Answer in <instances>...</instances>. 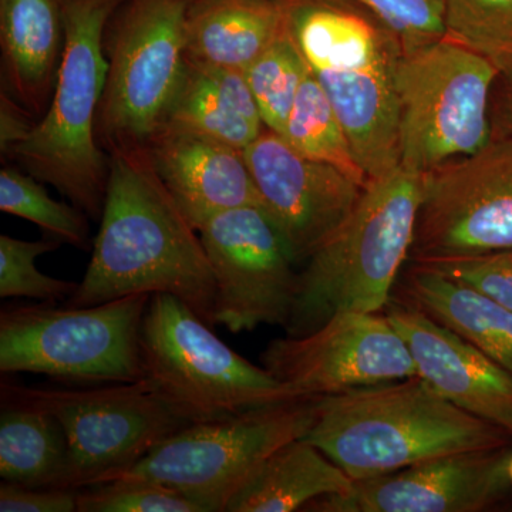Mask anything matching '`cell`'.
<instances>
[{"label":"cell","instance_id":"1","mask_svg":"<svg viewBox=\"0 0 512 512\" xmlns=\"http://www.w3.org/2000/svg\"><path fill=\"white\" fill-rule=\"evenodd\" d=\"M92 259L67 306L168 293L214 326L215 281L200 232L161 181L147 147L109 153Z\"/></svg>","mask_w":512,"mask_h":512},{"label":"cell","instance_id":"2","mask_svg":"<svg viewBox=\"0 0 512 512\" xmlns=\"http://www.w3.org/2000/svg\"><path fill=\"white\" fill-rule=\"evenodd\" d=\"M285 30L338 114L370 180L400 167L392 29L356 0H281Z\"/></svg>","mask_w":512,"mask_h":512},{"label":"cell","instance_id":"3","mask_svg":"<svg viewBox=\"0 0 512 512\" xmlns=\"http://www.w3.org/2000/svg\"><path fill=\"white\" fill-rule=\"evenodd\" d=\"M508 437L416 376L318 397L303 439L362 481L448 454L507 447Z\"/></svg>","mask_w":512,"mask_h":512},{"label":"cell","instance_id":"4","mask_svg":"<svg viewBox=\"0 0 512 512\" xmlns=\"http://www.w3.org/2000/svg\"><path fill=\"white\" fill-rule=\"evenodd\" d=\"M421 175L399 167L370 180L346 221L303 264L286 336L343 312H384L412 252Z\"/></svg>","mask_w":512,"mask_h":512},{"label":"cell","instance_id":"5","mask_svg":"<svg viewBox=\"0 0 512 512\" xmlns=\"http://www.w3.org/2000/svg\"><path fill=\"white\" fill-rule=\"evenodd\" d=\"M124 0H62L64 47L52 101L12 156L26 173L100 220L110 157L97 138L106 86L104 36Z\"/></svg>","mask_w":512,"mask_h":512},{"label":"cell","instance_id":"6","mask_svg":"<svg viewBox=\"0 0 512 512\" xmlns=\"http://www.w3.org/2000/svg\"><path fill=\"white\" fill-rule=\"evenodd\" d=\"M210 326L175 296H151L141 328L143 380L175 416L205 423L305 399L238 355Z\"/></svg>","mask_w":512,"mask_h":512},{"label":"cell","instance_id":"7","mask_svg":"<svg viewBox=\"0 0 512 512\" xmlns=\"http://www.w3.org/2000/svg\"><path fill=\"white\" fill-rule=\"evenodd\" d=\"M151 296L134 293L92 306H6L0 370L89 386L140 382L141 328Z\"/></svg>","mask_w":512,"mask_h":512},{"label":"cell","instance_id":"8","mask_svg":"<svg viewBox=\"0 0 512 512\" xmlns=\"http://www.w3.org/2000/svg\"><path fill=\"white\" fill-rule=\"evenodd\" d=\"M191 0H124L104 36L97 138L107 151L147 147L164 127L187 64Z\"/></svg>","mask_w":512,"mask_h":512},{"label":"cell","instance_id":"9","mask_svg":"<svg viewBox=\"0 0 512 512\" xmlns=\"http://www.w3.org/2000/svg\"><path fill=\"white\" fill-rule=\"evenodd\" d=\"M498 76L493 63L448 37L403 53L396 77L400 167L423 175L487 146Z\"/></svg>","mask_w":512,"mask_h":512},{"label":"cell","instance_id":"10","mask_svg":"<svg viewBox=\"0 0 512 512\" xmlns=\"http://www.w3.org/2000/svg\"><path fill=\"white\" fill-rule=\"evenodd\" d=\"M316 399L305 397L190 424L113 478L157 481L184 494L204 512H225L262 461L289 441L308 434Z\"/></svg>","mask_w":512,"mask_h":512},{"label":"cell","instance_id":"11","mask_svg":"<svg viewBox=\"0 0 512 512\" xmlns=\"http://www.w3.org/2000/svg\"><path fill=\"white\" fill-rule=\"evenodd\" d=\"M2 404L42 410L59 421L69 444L74 490L123 473L161 441L190 426L144 380L82 389L3 380Z\"/></svg>","mask_w":512,"mask_h":512},{"label":"cell","instance_id":"12","mask_svg":"<svg viewBox=\"0 0 512 512\" xmlns=\"http://www.w3.org/2000/svg\"><path fill=\"white\" fill-rule=\"evenodd\" d=\"M512 248V136L421 175L409 261L431 264Z\"/></svg>","mask_w":512,"mask_h":512},{"label":"cell","instance_id":"13","mask_svg":"<svg viewBox=\"0 0 512 512\" xmlns=\"http://www.w3.org/2000/svg\"><path fill=\"white\" fill-rule=\"evenodd\" d=\"M215 281L214 325L285 328L298 292V261L264 205L215 215L200 229Z\"/></svg>","mask_w":512,"mask_h":512},{"label":"cell","instance_id":"14","mask_svg":"<svg viewBox=\"0 0 512 512\" xmlns=\"http://www.w3.org/2000/svg\"><path fill=\"white\" fill-rule=\"evenodd\" d=\"M262 366L305 397L416 377L413 357L384 312H343L305 336L272 340Z\"/></svg>","mask_w":512,"mask_h":512},{"label":"cell","instance_id":"15","mask_svg":"<svg viewBox=\"0 0 512 512\" xmlns=\"http://www.w3.org/2000/svg\"><path fill=\"white\" fill-rule=\"evenodd\" d=\"M508 447L464 451L355 481L346 494L318 498L312 512H480L510 490Z\"/></svg>","mask_w":512,"mask_h":512},{"label":"cell","instance_id":"16","mask_svg":"<svg viewBox=\"0 0 512 512\" xmlns=\"http://www.w3.org/2000/svg\"><path fill=\"white\" fill-rule=\"evenodd\" d=\"M245 158L262 205L299 265L346 221L366 188L332 165L301 156L268 128L245 148Z\"/></svg>","mask_w":512,"mask_h":512},{"label":"cell","instance_id":"17","mask_svg":"<svg viewBox=\"0 0 512 512\" xmlns=\"http://www.w3.org/2000/svg\"><path fill=\"white\" fill-rule=\"evenodd\" d=\"M434 392L512 436V375L446 326L399 301L384 309Z\"/></svg>","mask_w":512,"mask_h":512},{"label":"cell","instance_id":"18","mask_svg":"<svg viewBox=\"0 0 512 512\" xmlns=\"http://www.w3.org/2000/svg\"><path fill=\"white\" fill-rule=\"evenodd\" d=\"M147 150L161 181L197 231L221 212L262 205L244 150L168 127L151 138Z\"/></svg>","mask_w":512,"mask_h":512},{"label":"cell","instance_id":"19","mask_svg":"<svg viewBox=\"0 0 512 512\" xmlns=\"http://www.w3.org/2000/svg\"><path fill=\"white\" fill-rule=\"evenodd\" d=\"M3 92L42 119L62 62V0H0Z\"/></svg>","mask_w":512,"mask_h":512},{"label":"cell","instance_id":"20","mask_svg":"<svg viewBox=\"0 0 512 512\" xmlns=\"http://www.w3.org/2000/svg\"><path fill=\"white\" fill-rule=\"evenodd\" d=\"M164 127L244 151L266 128L244 72L188 59Z\"/></svg>","mask_w":512,"mask_h":512},{"label":"cell","instance_id":"21","mask_svg":"<svg viewBox=\"0 0 512 512\" xmlns=\"http://www.w3.org/2000/svg\"><path fill=\"white\" fill-rule=\"evenodd\" d=\"M397 301L476 346L512 375V311L477 289L427 268L410 264Z\"/></svg>","mask_w":512,"mask_h":512},{"label":"cell","instance_id":"22","mask_svg":"<svg viewBox=\"0 0 512 512\" xmlns=\"http://www.w3.org/2000/svg\"><path fill=\"white\" fill-rule=\"evenodd\" d=\"M284 32L281 0H191L187 59L245 72Z\"/></svg>","mask_w":512,"mask_h":512},{"label":"cell","instance_id":"23","mask_svg":"<svg viewBox=\"0 0 512 512\" xmlns=\"http://www.w3.org/2000/svg\"><path fill=\"white\" fill-rule=\"evenodd\" d=\"M352 480L306 439L279 447L229 501L225 512H293L313 500L346 494Z\"/></svg>","mask_w":512,"mask_h":512},{"label":"cell","instance_id":"24","mask_svg":"<svg viewBox=\"0 0 512 512\" xmlns=\"http://www.w3.org/2000/svg\"><path fill=\"white\" fill-rule=\"evenodd\" d=\"M0 476L26 487L73 488L69 444L59 421L42 410L3 406Z\"/></svg>","mask_w":512,"mask_h":512},{"label":"cell","instance_id":"25","mask_svg":"<svg viewBox=\"0 0 512 512\" xmlns=\"http://www.w3.org/2000/svg\"><path fill=\"white\" fill-rule=\"evenodd\" d=\"M282 137L301 156L332 165L363 187L370 183L345 127L311 73L301 84Z\"/></svg>","mask_w":512,"mask_h":512},{"label":"cell","instance_id":"26","mask_svg":"<svg viewBox=\"0 0 512 512\" xmlns=\"http://www.w3.org/2000/svg\"><path fill=\"white\" fill-rule=\"evenodd\" d=\"M446 37L494 64L512 82V0H441Z\"/></svg>","mask_w":512,"mask_h":512},{"label":"cell","instance_id":"27","mask_svg":"<svg viewBox=\"0 0 512 512\" xmlns=\"http://www.w3.org/2000/svg\"><path fill=\"white\" fill-rule=\"evenodd\" d=\"M42 181L15 168L0 171V210L36 224L53 239L87 248L90 227L86 212L76 205L56 201Z\"/></svg>","mask_w":512,"mask_h":512},{"label":"cell","instance_id":"28","mask_svg":"<svg viewBox=\"0 0 512 512\" xmlns=\"http://www.w3.org/2000/svg\"><path fill=\"white\" fill-rule=\"evenodd\" d=\"M309 73L298 47L286 30L245 70L262 120L268 130L282 136L301 84Z\"/></svg>","mask_w":512,"mask_h":512},{"label":"cell","instance_id":"29","mask_svg":"<svg viewBox=\"0 0 512 512\" xmlns=\"http://www.w3.org/2000/svg\"><path fill=\"white\" fill-rule=\"evenodd\" d=\"M60 244L62 242L53 238L22 241L0 235V296L43 302L67 301L79 284L52 278L36 268V259L55 251Z\"/></svg>","mask_w":512,"mask_h":512},{"label":"cell","instance_id":"30","mask_svg":"<svg viewBox=\"0 0 512 512\" xmlns=\"http://www.w3.org/2000/svg\"><path fill=\"white\" fill-rule=\"evenodd\" d=\"M77 512H204L173 488L144 480L117 477L80 488Z\"/></svg>","mask_w":512,"mask_h":512},{"label":"cell","instance_id":"31","mask_svg":"<svg viewBox=\"0 0 512 512\" xmlns=\"http://www.w3.org/2000/svg\"><path fill=\"white\" fill-rule=\"evenodd\" d=\"M382 19L403 47V53L446 37L441 0H356Z\"/></svg>","mask_w":512,"mask_h":512},{"label":"cell","instance_id":"32","mask_svg":"<svg viewBox=\"0 0 512 512\" xmlns=\"http://www.w3.org/2000/svg\"><path fill=\"white\" fill-rule=\"evenodd\" d=\"M477 289L512 311V248L470 258L417 264Z\"/></svg>","mask_w":512,"mask_h":512},{"label":"cell","instance_id":"33","mask_svg":"<svg viewBox=\"0 0 512 512\" xmlns=\"http://www.w3.org/2000/svg\"><path fill=\"white\" fill-rule=\"evenodd\" d=\"M73 488H36L3 481L0 485L2 512H77Z\"/></svg>","mask_w":512,"mask_h":512},{"label":"cell","instance_id":"34","mask_svg":"<svg viewBox=\"0 0 512 512\" xmlns=\"http://www.w3.org/2000/svg\"><path fill=\"white\" fill-rule=\"evenodd\" d=\"M0 114H2V134H0L2 154L10 156L15 147L29 136L39 120L5 92H2Z\"/></svg>","mask_w":512,"mask_h":512},{"label":"cell","instance_id":"35","mask_svg":"<svg viewBox=\"0 0 512 512\" xmlns=\"http://www.w3.org/2000/svg\"><path fill=\"white\" fill-rule=\"evenodd\" d=\"M501 123L504 126V134L512 136V82L505 92L503 106H501Z\"/></svg>","mask_w":512,"mask_h":512},{"label":"cell","instance_id":"36","mask_svg":"<svg viewBox=\"0 0 512 512\" xmlns=\"http://www.w3.org/2000/svg\"><path fill=\"white\" fill-rule=\"evenodd\" d=\"M507 470H508V478H510V483H511V487H512V451H511L510 460H508Z\"/></svg>","mask_w":512,"mask_h":512}]
</instances>
